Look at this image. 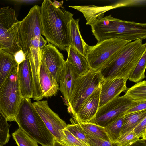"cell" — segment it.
<instances>
[{"instance_id":"1f68e13d","label":"cell","mask_w":146,"mask_h":146,"mask_svg":"<svg viewBox=\"0 0 146 146\" xmlns=\"http://www.w3.org/2000/svg\"><path fill=\"white\" fill-rule=\"evenodd\" d=\"M90 146H119L116 143L112 142L86 134Z\"/></svg>"},{"instance_id":"30bf717a","label":"cell","mask_w":146,"mask_h":146,"mask_svg":"<svg viewBox=\"0 0 146 146\" xmlns=\"http://www.w3.org/2000/svg\"><path fill=\"white\" fill-rule=\"evenodd\" d=\"M19 43L22 50L30 40L35 37H40L42 33L40 7L35 5L21 21L19 26Z\"/></svg>"},{"instance_id":"f546056e","label":"cell","mask_w":146,"mask_h":146,"mask_svg":"<svg viewBox=\"0 0 146 146\" xmlns=\"http://www.w3.org/2000/svg\"><path fill=\"white\" fill-rule=\"evenodd\" d=\"M63 137L62 143L67 146H90L81 140L76 138L66 128L63 130Z\"/></svg>"},{"instance_id":"4316f807","label":"cell","mask_w":146,"mask_h":146,"mask_svg":"<svg viewBox=\"0 0 146 146\" xmlns=\"http://www.w3.org/2000/svg\"><path fill=\"white\" fill-rule=\"evenodd\" d=\"M12 135L18 146H38L37 142L19 127Z\"/></svg>"},{"instance_id":"ffe728a7","label":"cell","mask_w":146,"mask_h":146,"mask_svg":"<svg viewBox=\"0 0 146 146\" xmlns=\"http://www.w3.org/2000/svg\"><path fill=\"white\" fill-rule=\"evenodd\" d=\"M79 19L72 18L70 25V42L69 46L79 52L85 57L88 44L83 39L80 34L79 25Z\"/></svg>"},{"instance_id":"4fadbf2b","label":"cell","mask_w":146,"mask_h":146,"mask_svg":"<svg viewBox=\"0 0 146 146\" xmlns=\"http://www.w3.org/2000/svg\"><path fill=\"white\" fill-rule=\"evenodd\" d=\"M127 80L123 78H115L102 81L100 86L99 108L126 90Z\"/></svg>"},{"instance_id":"74e56055","label":"cell","mask_w":146,"mask_h":146,"mask_svg":"<svg viewBox=\"0 0 146 146\" xmlns=\"http://www.w3.org/2000/svg\"><path fill=\"white\" fill-rule=\"evenodd\" d=\"M0 50H2L5 51V49L0 44Z\"/></svg>"},{"instance_id":"603a6c76","label":"cell","mask_w":146,"mask_h":146,"mask_svg":"<svg viewBox=\"0 0 146 146\" xmlns=\"http://www.w3.org/2000/svg\"><path fill=\"white\" fill-rule=\"evenodd\" d=\"M125 96L134 101L146 100V82H139L127 91Z\"/></svg>"},{"instance_id":"277c9868","label":"cell","mask_w":146,"mask_h":146,"mask_svg":"<svg viewBox=\"0 0 146 146\" xmlns=\"http://www.w3.org/2000/svg\"><path fill=\"white\" fill-rule=\"evenodd\" d=\"M15 122L38 143L42 146H52L55 138L33 106L30 99H21Z\"/></svg>"},{"instance_id":"9a60e30c","label":"cell","mask_w":146,"mask_h":146,"mask_svg":"<svg viewBox=\"0 0 146 146\" xmlns=\"http://www.w3.org/2000/svg\"><path fill=\"white\" fill-rule=\"evenodd\" d=\"M79 76L72 65L66 60L60 73L59 83V89L67 102L72 94L75 81Z\"/></svg>"},{"instance_id":"f1b7e54d","label":"cell","mask_w":146,"mask_h":146,"mask_svg":"<svg viewBox=\"0 0 146 146\" xmlns=\"http://www.w3.org/2000/svg\"><path fill=\"white\" fill-rule=\"evenodd\" d=\"M71 121L72 124L67 125L66 129L75 137L89 145L86 134L79 124L72 119Z\"/></svg>"},{"instance_id":"484cf974","label":"cell","mask_w":146,"mask_h":146,"mask_svg":"<svg viewBox=\"0 0 146 146\" xmlns=\"http://www.w3.org/2000/svg\"><path fill=\"white\" fill-rule=\"evenodd\" d=\"M78 123L79 124L86 134L110 141L105 131L104 127L90 123Z\"/></svg>"},{"instance_id":"8fae6325","label":"cell","mask_w":146,"mask_h":146,"mask_svg":"<svg viewBox=\"0 0 146 146\" xmlns=\"http://www.w3.org/2000/svg\"><path fill=\"white\" fill-rule=\"evenodd\" d=\"M32 104L48 129L56 139L61 143L62 131L67 126L66 122L51 110L47 101H39Z\"/></svg>"},{"instance_id":"5b68a950","label":"cell","mask_w":146,"mask_h":146,"mask_svg":"<svg viewBox=\"0 0 146 146\" xmlns=\"http://www.w3.org/2000/svg\"><path fill=\"white\" fill-rule=\"evenodd\" d=\"M22 98L16 66L0 88V108L7 121H15Z\"/></svg>"},{"instance_id":"d6a6232c","label":"cell","mask_w":146,"mask_h":146,"mask_svg":"<svg viewBox=\"0 0 146 146\" xmlns=\"http://www.w3.org/2000/svg\"><path fill=\"white\" fill-rule=\"evenodd\" d=\"M139 139L146 140V117L143 119L133 129Z\"/></svg>"},{"instance_id":"9c48e42d","label":"cell","mask_w":146,"mask_h":146,"mask_svg":"<svg viewBox=\"0 0 146 146\" xmlns=\"http://www.w3.org/2000/svg\"><path fill=\"white\" fill-rule=\"evenodd\" d=\"M134 102L125 95L117 96L99 108L89 123L104 127L123 115Z\"/></svg>"},{"instance_id":"83f0119b","label":"cell","mask_w":146,"mask_h":146,"mask_svg":"<svg viewBox=\"0 0 146 146\" xmlns=\"http://www.w3.org/2000/svg\"><path fill=\"white\" fill-rule=\"evenodd\" d=\"M11 125L8 123L0 108V143L3 145H5L9 141V129Z\"/></svg>"},{"instance_id":"8d00e7d4","label":"cell","mask_w":146,"mask_h":146,"mask_svg":"<svg viewBox=\"0 0 146 146\" xmlns=\"http://www.w3.org/2000/svg\"><path fill=\"white\" fill-rule=\"evenodd\" d=\"M52 146H67L65 145L60 143L57 141L55 138L54 140V142Z\"/></svg>"},{"instance_id":"52a82bcc","label":"cell","mask_w":146,"mask_h":146,"mask_svg":"<svg viewBox=\"0 0 146 146\" xmlns=\"http://www.w3.org/2000/svg\"><path fill=\"white\" fill-rule=\"evenodd\" d=\"M19 23L13 9L9 6L0 8V44L5 51L13 55L21 49L19 43Z\"/></svg>"},{"instance_id":"d590c367","label":"cell","mask_w":146,"mask_h":146,"mask_svg":"<svg viewBox=\"0 0 146 146\" xmlns=\"http://www.w3.org/2000/svg\"><path fill=\"white\" fill-rule=\"evenodd\" d=\"M130 146H146V140L139 139Z\"/></svg>"},{"instance_id":"d4e9b609","label":"cell","mask_w":146,"mask_h":146,"mask_svg":"<svg viewBox=\"0 0 146 146\" xmlns=\"http://www.w3.org/2000/svg\"><path fill=\"white\" fill-rule=\"evenodd\" d=\"M146 67V51L143 54L135 68L130 74L128 79L130 81L137 82L145 78Z\"/></svg>"},{"instance_id":"44dd1931","label":"cell","mask_w":146,"mask_h":146,"mask_svg":"<svg viewBox=\"0 0 146 146\" xmlns=\"http://www.w3.org/2000/svg\"><path fill=\"white\" fill-rule=\"evenodd\" d=\"M16 66L17 64L13 56L5 51L0 50V88L12 68Z\"/></svg>"},{"instance_id":"3957f363","label":"cell","mask_w":146,"mask_h":146,"mask_svg":"<svg viewBox=\"0 0 146 146\" xmlns=\"http://www.w3.org/2000/svg\"><path fill=\"white\" fill-rule=\"evenodd\" d=\"M97 41L120 38L131 41L146 38V24L122 20L111 15L97 19L91 25Z\"/></svg>"},{"instance_id":"7402d4cb","label":"cell","mask_w":146,"mask_h":146,"mask_svg":"<svg viewBox=\"0 0 146 146\" xmlns=\"http://www.w3.org/2000/svg\"><path fill=\"white\" fill-rule=\"evenodd\" d=\"M146 117V110L124 114L121 135L132 131Z\"/></svg>"},{"instance_id":"d6986e66","label":"cell","mask_w":146,"mask_h":146,"mask_svg":"<svg viewBox=\"0 0 146 146\" xmlns=\"http://www.w3.org/2000/svg\"><path fill=\"white\" fill-rule=\"evenodd\" d=\"M68 57L67 60L73 66L79 76L83 75L90 70L86 58L76 50L70 46L66 47Z\"/></svg>"},{"instance_id":"e575fe53","label":"cell","mask_w":146,"mask_h":146,"mask_svg":"<svg viewBox=\"0 0 146 146\" xmlns=\"http://www.w3.org/2000/svg\"><path fill=\"white\" fill-rule=\"evenodd\" d=\"M13 56L17 64V67L26 59V56L22 49L16 52Z\"/></svg>"},{"instance_id":"ba28073f","label":"cell","mask_w":146,"mask_h":146,"mask_svg":"<svg viewBox=\"0 0 146 146\" xmlns=\"http://www.w3.org/2000/svg\"><path fill=\"white\" fill-rule=\"evenodd\" d=\"M131 41L118 38L98 42L93 46L87 45L85 56L90 69L98 71L114 54Z\"/></svg>"},{"instance_id":"5bb4252c","label":"cell","mask_w":146,"mask_h":146,"mask_svg":"<svg viewBox=\"0 0 146 146\" xmlns=\"http://www.w3.org/2000/svg\"><path fill=\"white\" fill-rule=\"evenodd\" d=\"M100 86L85 100L74 117L78 123H89L93 119L99 108Z\"/></svg>"},{"instance_id":"8992f818","label":"cell","mask_w":146,"mask_h":146,"mask_svg":"<svg viewBox=\"0 0 146 146\" xmlns=\"http://www.w3.org/2000/svg\"><path fill=\"white\" fill-rule=\"evenodd\" d=\"M102 80L98 71L90 69L76 79L68 101V111L74 117L87 98L100 86Z\"/></svg>"},{"instance_id":"4dcf8cb0","label":"cell","mask_w":146,"mask_h":146,"mask_svg":"<svg viewBox=\"0 0 146 146\" xmlns=\"http://www.w3.org/2000/svg\"><path fill=\"white\" fill-rule=\"evenodd\" d=\"M139 139L132 130L121 135L116 143L119 146H130Z\"/></svg>"},{"instance_id":"f35d334b","label":"cell","mask_w":146,"mask_h":146,"mask_svg":"<svg viewBox=\"0 0 146 146\" xmlns=\"http://www.w3.org/2000/svg\"><path fill=\"white\" fill-rule=\"evenodd\" d=\"M3 145V144L0 143V146H4Z\"/></svg>"},{"instance_id":"836d02e7","label":"cell","mask_w":146,"mask_h":146,"mask_svg":"<svg viewBox=\"0 0 146 146\" xmlns=\"http://www.w3.org/2000/svg\"><path fill=\"white\" fill-rule=\"evenodd\" d=\"M145 110H146V100L134 101L132 106L127 110L124 114L137 112Z\"/></svg>"},{"instance_id":"cb8c5ba5","label":"cell","mask_w":146,"mask_h":146,"mask_svg":"<svg viewBox=\"0 0 146 146\" xmlns=\"http://www.w3.org/2000/svg\"><path fill=\"white\" fill-rule=\"evenodd\" d=\"M124 115L104 127L110 140L116 143L121 135L123 125Z\"/></svg>"},{"instance_id":"7c38bea8","label":"cell","mask_w":146,"mask_h":146,"mask_svg":"<svg viewBox=\"0 0 146 146\" xmlns=\"http://www.w3.org/2000/svg\"><path fill=\"white\" fill-rule=\"evenodd\" d=\"M41 58L59 83L60 75L65 62L63 54L56 46L48 43L42 50Z\"/></svg>"},{"instance_id":"7a4b0ae2","label":"cell","mask_w":146,"mask_h":146,"mask_svg":"<svg viewBox=\"0 0 146 146\" xmlns=\"http://www.w3.org/2000/svg\"><path fill=\"white\" fill-rule=\"evenodd\" d=\"M146 43L138 39L128 43L114 54L98 71L102 81L115 78L127 80L143 54Z\"/></svg>"},{"instance_id":"ac0fdd59","label":"cell","mask_w":146,"mask_h":146,"mask_svg":"<svg viewBox=\"0 0 146 146\" xmlns=\"http://www.w3.org/2000/svg\"><path fill=\"white\" fill-rule=\"evenodd\" d=\"M69 7L81 12L86 21V25L90 26L97 19L104 17V13L111 9L118 7L116 4L110 6H97L94 5L71 6Z\"/></svg>"},{"instance_id":"6da1fadb","label":"cell","mask_w":146,"mask_h":146,"mask_svg":"<svg viewBox=\"0 0 146 146\" xmlns=\"http://www.w3.org/2000/svg\"><path fill=\"white\" fill-rule=\"evenodd\" d=\"M42 35L47 41L62 50L70 46L71 22L73 14L44 0L40 7Z\"/></svg>"},{"instance_id":"2e32d148","label":"cell","mask_w":146,"mask_h":146,"mask_svg":"<svg viewBox=\"0 0 146 146\" xmlns=\"http://www.w3.org/2000/svg\"><path fill=\"white\" fill-rule=\"evenodd\" d=\"M17 71L22 97L32 98V78L30 63L26 56L25 60L17 67Z\"/></svg>"},{"instance_id":"e0dca14e","label":"cell","mask_w":146,"mask_h":146,"mask_svg":"<svg viewBox=\"0 0 146 146\" xmlns=\"http://www.w3.org/2000/svg\"><path fill=\"white\" fill-rule=\"evenodd\" d=\"M40 81L44 97L55 96L59 89V83L49 70L42 60L40 70Z\"/></svg>"}]
</instances>
